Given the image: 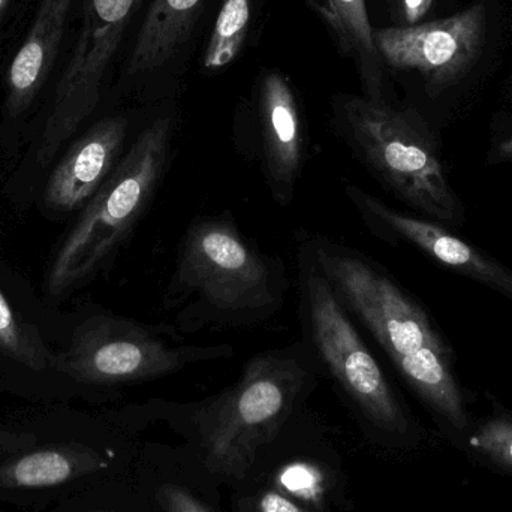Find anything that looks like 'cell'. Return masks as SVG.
I'll use <instances>...</instances> for the list:
<instances>
[{
  "label": "cell",
  "instance_id": "1",
  "mask_svg": "<svg viewBox=\"0 0 512 512\" xmlns=\"http://www.w3.org/2000/svg\"><path fill=\"white\" fill-rule=\"evenodd\" d=\"M298 248L327 277L339 300L381 346L441 430L462 450L472 421L447 343L423 307L369 256L318 234Z\"/></svg>",
  "mask_w": 512,
  "mask_h": 512
},
{
  "label": "cell",
  "instance_id": "2",
  "mask_svg": "<svg viewBox=\"0 0 512 512\" xmlns=\"http://www.w3.org/2000/svg\"><path fill=\"white\" fill-rule=\"evenodd\" d=\"M286 292L283 262L264 254L225 212L198 216L186 228L162 307L177 331L192 336L262 324L282 310Z\"/></svg>",
  "mask_w": 512,
  "mask_h": 512
},
{
  "label": "cell",
  "instance_id": "3",
  "mask_svg": "<svg viewBox=\"0 0 512 512\" xmlns=\"http://www.w3.org/2000/svg\"><path fill=\"white\" fill-rule=\"evenodd\" d=\"M176 129V117L164 114L132 141L54 255L45 276L48 298L69 297L111 267L161 188Z\"/></svg>",
  "mask_w": 512,
  "mask_h": 512
},
{
  "label": "cell",
  "instance_id": "4",
  "mask_svg": "<svg viewBox=\"0 0 512 512\" xmlns=\"http://www.w3.org/2000/svg\"><path fill=\"white\" fill-rule=\"evenodd\" d=\"M234 354L231 345L188 342L170 322L147 324L89 304L66 315L57 366L87 399L99 400L119 388Z\"/></svg>",
  "mask_w": 512,
  "mask_h": 512
},
{
  "label": "cell",
  "instance_id": "5",
  "mask_svg": "<svg viewBox=\"0 0 512 512\" xmlns=\"http://www.w3.org/2000/svg\"><path fill=\"white\" fill-rule=\"evenodd\" d=\"M319 373L304 340L254 355L236 384L198 411L207 468L228 477L246 475L259 448L273 441Z\"/></svg>",
  "mask_w": 512,
  "mask_h": 512
},
{
  "label": "cell",
  "instance_id": "6",
  "mask_svg": "<svg viewBox=\"0 0 512 512\" xmlns=\"http://www.w3.org/2000/svg\"><path fill=\"white\" fill-rule=\"evenodd\" d=\"M334 117L343 143L391 194L429 221L463 224L465 209L418 114L387 99L342 96Z\"/></svg>",
  "mask_w": 512,
  "mask_h": 512
},
{
  "label": "cell",
  "instance_id": "7",
  "mask_svg": "<svg viewBox=\"0 0 512 512\" xmlns=\"http://www.w3.org/2000/svg\"><path fill=\"white\" fill-rule=\"evenodd\" d=\"M298 309L304 342L352 405L379 432L405 439L414 424L327 277L298 248Z\"/></svg>",
  "mask_w": 512,
  "mask_h": 512
},
{
  "label": "cell",
  "instance_id": "8",
  "mask_svg": "<svg viewBox=\"0 0 512 512\" xmlns=\"http://www.w3.org/2000/svg\"><path fill=\"white\" fill-rule=\"evenodd\" d=\"M144 0H84L80 29L62 72L45 102V113L15 174L29 188L95 113L108 71Z\"/></svg>",
  "mask_w": 512,
  "mask_h": 512
},
{
  "label": "cell",
  "instance_id": "9",
  "mask_svg": "<svg viewBox=\"0 0 512 512\" xmlns=\"http://www.w3.org/2000/svg\"><path fill=\"white\" fill-rule=\"evenodd\" d=\"M32 414L39 441L0 459V504L50 511L114 471L119 453L107 439L98 438V426L89 418L65 405Z\"/></svg>",
  "mask_w": 512,
  "mask_h": 512
},
{
  "label": "cell",
  "instance_id": "10",
  "mask_svg": "<svg viewBox=\"0 0 512 512\" xmlns=\"http://www.w3.org/2000/svg\"><path fill=\"white\" fill-rule=\"evenodd\" d=\"M66 315L36 297L0 256V385L27 402L65 405L87 399L57 366Z\"/></svg>",
  "mask_w": 512,
  "mask_h": 512
},
{
  "label": "cell",
  "instance_id": "11",
  "mask_svg": "<svg viewBox=\"0 0 512 512\" xmlns=\"http://www.w3.org/2000/svg\"><path fill=\"white\" fill-rule=\"evenodd\" d=\"M486 27V8L475 3L441 20L375 30V41L382 62L417 72L435 93L459 83L474 68L483 53Z\"/></svg>",
  "mask_w": 512,
  "mask_h": 512
},
{
  "label": "cell",
  "instance_id": "12",
  "mask_svg": "<svg viewBox=\"0 0 512 512\" xmlns=\"http://www.w3.org/2000/svg\"><path fill=\"white\" fill-rule=\"evenodd\" d=\"M77 0H38L35 14L5 74L0 141L14 161L29 120L50 86Z\"/></svg>",
  "mask_w": 512,
  "mask_h": 512
},
{
  "label": "cell",
  "instance_id": "13",
  "mask_svg": "<svg viewBox=\"0 0 512 512\" xmlns=\"http://www.w3.org/2000/svg\"><path fill=\"white\" fill-rule=\"evenodd\" d=\"M345 195L364 227L376 239L390 245L408 243L433 261L512 300V270L450 233L438 222L415 218L393 209L357 185L345 186Z\"/></svg>",
  "mask_w": 512,
  "mask_h": 512
},
{
  "label": "cell",
  "instance_id": "14",
  "mask_svg": "<svg viewBox=\"0 0 512 512\" xmlns=\"http://www.w3.org/2000/svg\"><path fill=\"white\" fill-rule=\"evenodd\" d=\"M129 119L114 114L90 126L63 153L42 192V209L50 218L80 215L107 182L126 152Z\"/></svg>",
  "mask_w": 512,
  "mask_h": 512
},
{
  "label": "cell",
  "instance_id": "15",
  "mask_svg": "<svg viewBox=\"0 0 512 512\" xmlns=\"http://www.w3.org/2000/svg\"><path fill=\"white\" fill-rule=\"evenodd\" d=\"M256 158L271 198L289 206L306 164V129L297 96L282 72H268L259 87Z\"/></svg>",
  "mask_w": 512,
  "mask_h": 512
},
{
  "label": "cell",
  "instance_id": "16",
  "mask_svg": "<svg viewBox=\"0 0 512 512\" xmlns=\"http://www.w3.org/2000/svg\"><path fill=\"white\" fill-rule=\"evenodd\" d=\"M207 0H152L129 54L126 77L164 68L188 42Z\"/></svg>",
  "mask_w": 512,
  "mask_h": 512
},
{
  "label": "cell",
  "instance_id": "17",
  "mask_svg": "<svg viewBox=\"0 0 512 512\" xmlns=\"http://www.w3.org/2000/svg\"><path fill=\"white\" fill-rule=\"evenodd\" d=\"M343 54L354 60L364 96L387 99L384 93L382 59L376 47L366 0H309Z\"/></svg>",
  "mask_w": 512,
  "mask_h": 512
},
{
  "label": "cell",
  "instance_id": "18",
  "mask_svg": "<svg viewBox=\"0 0 512 512\" xmlns=\"http://www.w3.org/2000/svg\"><path fill=\"white\" fill-rule=\"evenodd\" d=\"M255 0H224L216 17L203 66L209 71L227 68L239 56L248 38Z\"/></svg>",
  "mask_w": 512,
  "mask_h": 512
},
{
  "label": "cell",
  "instance_id": "19",
  "mask_svg": "<svg viewBox=\"0 0 512 512\" xmlns=\"http://www.w3.org/2000/svg\"><path fill=\"white\" fill-rule=\"evenodd\" d=\"M462 451L478 463L512 477V414L496 408L492 414L472 423Z\"/></svg>",
  "mask_w": 512,
  "mask_h": 512
},
{
  "label": "cell",
  "instance_id": "20",
  "mask_svg": "<svg viewBox=\"0 0 512 512\" xmlns=\"http://www.w3.org/2000/svg\"><path fill=\"white\" fill-rule=\"evenodd\" d=\"M277 484L286 492L303 501L316 502L324 495V475L309 463H292L285 466L277 477Z\"/></svg>",
  "mask_w": 512,
  "mask_h": 512
},
{
  "label": "cell",
  "instance_id": "21",
  "mask_svg": "<svg viewBox=\"0 0 512 512\" xmlns=\"http://www.w3.org/2000/svg\"><path fill=\"white\" fill-rule=\"evenodd\" d=\"M39 441V429L33 414L0 423V459L33 447Z\"/></svg>",
  "mask_w": 512,
  "mask_h": 512
},
{
  "label": "cell",
  "instance_id": "22",
  "mask_svg": "<svg viewBox=\"0 0 512 512\" xmlns=\"http://www.w3.org/2000/svg\"><path fill=\"white\" fill-rule=\"evenodd\" d=\"M158 495L165 512H209L191 493L174 484L162 486Z\"/></svg>",
  "mask_w": 512,
  "mask_h": 512
},
{
  "label": "cell",
  "instance_id": "23",
  "mask_svg": "<svg viewBox=\"0 0 512 512\" xmlns=\"http://www.w3.org/2000/svg\"><path fill=\"white\" fill-rule=\"evenodd\" d=\"M259 512H307L280 492H267L261 496Z\"/></svg>",
  "mask_w": 512,
  "mask_h": 512
},
{
  "label": "cell",
  "instance_id": "24",
  "mask_svg": "<svg viewBox=\"0 0 512 512\" xmlns=\"http://www.w3.org/2000/svg\"><path fill=\"white\" fill-rule=\"evenodd\" d=\"M48 512H117L110 508L101 507L90 501L89 493L83 492L80 495L72 496L66 501L60 502Z\"/></svg>",
  "mask_w": 512,
  "mask_h": 512
},
{
  "label": "cell",
  "instance_id": "25",
  "mask_svg": "<svg viewBox=\"0 0 512 512\" xmlns=\"http://www.w3.org/2000/svg\"><path fill=\"white\" fill-rule=\"evenodd\" d=\"M433 0H400V14L405 26L420 23L421 18L429 12Z\"/></svg>",
  "mask_w": 512,
  "mask_h": 512
},
{
  "label": "cell",
  "instance_id": "26",
  "mask_svg": "<svg viewBox=\"0 0 512 512\" xmlns=\"http://www.w3.org/2000/svg\"><path fill=\"white\" fill-rule=\"evenodd\" d=\"M21 3H23V0H0V32L11 20L12 15Z\"/></svg>",
  "mask_w": 512,
  "mask_h": 512
},
{
  "label": "cell",
  "instance_id": "27",
  "mask_svg": "<svg viewBox=\"0 0 512 512\" xmlns=\"http://www.w3.org/2000/svg\"><path fill=\"white\" fill-rule=\"evenodd\" d=\"M492 156L493 159H498L501 162L512 161V135L495 144Z\"/></svg>",
  "mask_w": 512,
  "mask_h": 512
},
{
  "label": "cell",
  "instance_id": "28",
  "mask_svg": "<svg viewBox=\"0 0 512 512\" xmlns=\"http://www.w3.org/2000/svg\"><path fill=\"white\" fill-rule=\"evenodd\" d=\"M2 394H5V390H3L2 385H0V396H2Z\"/></svg>",
  "mask_w": 512,
  "mask_h": 512
},
{
  "label": "cell",
  "instance_id": "29",
  "mask_svg": "<svg viewBox=\"0 0 512 512\" xmlns=\"http://www.w3.org/2000/svg\"><path fill=\"white\" fill-rule=\"evenodd\" d=\"M0 512H5V511H0Z\"/></svg>",
  "mask_w": 512,
  "mask_h": 512
}]
</instances>
